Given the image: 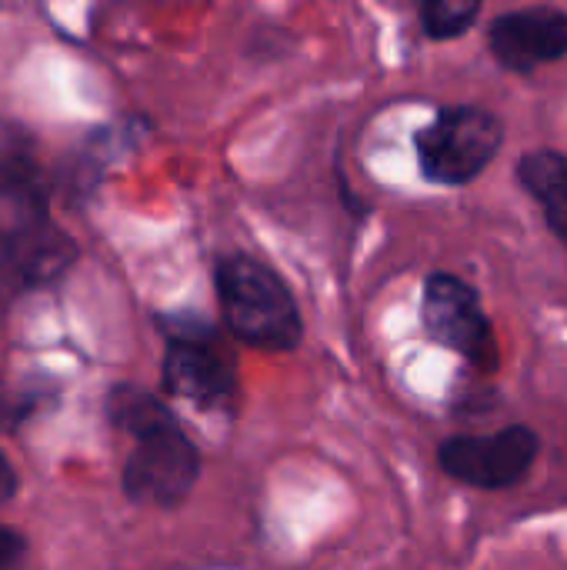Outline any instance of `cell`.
Listing matches in <instances>:
<instances>
[{
    "label": "cell",
    "instance_id": "cell-1",
    "mask_svg": "<svg viewBox=\"0 0 567 570\" xmlns=\"http://www.w3.org/2000/svg\"><path fill=\"white\" fill-rule=\"evenodd\" d=\"M0 261L30 287L60 281L77 261L74 240L50 224L43 187L27 160L0 164Z\"/></svg>",
    "mask_w": 567,
    "mask_h": 570
},
{
    "label": "cell",
    "instance_id": "cell-2",
    "mask_svg": "<svg viewBox=\"0 0 567 570\" xmlns=\"http://www.w3.org/2000/svg\"><path fill=\"white\" fill-rule=\"evenodd\" d=\"M214 287L227 331L257 351H294L301 344V311L287 284L247 254H227L214 267Z\"/></svg>",
    "mask_w": 567,
    "mask_h": 570
},
{
    "label": "cell",
    "instance_id": "cell-3",
    "mask_svg": "<svg viewBox=\"0 0 567 570\" xmlns=\"http://www.w3.org/2000/svg\"><path fill=\"white\" fill-rule=\"evenodd\" d=\"M505 147V120L478 104L441 107L431 124L414 134L421 177L438 187H465L478 180Z\"/></svg>",
    "mask_w": 567,
    "mask_h": 570
},
{
    "label": "cell",
    "instance_id": "cell-4",
    "mask_svg": "<svg viewBox=\"0 0 567 570\" xmlns=\"http://www.w3.org/2000/svg\"><path fill=\"white\" fill-rule=\"evenodd\" d=\"M160 334L167 337L164 354V391L201 411H227L237 397V367L217 344L214 327L194 314L164 317Z\"/></svg>",
    "mask_w": 567,
    "mask_h": 570
},
{
    "label": "cell",
    "instance_id": "cell-5",
    "mask_svg": "<svg viewBox=\"0 0 567 570\" xmlns=\"http://www.w3.org/2000/svg\"><path fill=\"white\" fill-rule=\"evenodd\" d=\"M134 438V454L124 468V491L134 504L177 508L201 478V454L177 428L174 414L157 417Z\"/></svg>",
    "mask_w": 567,
    "mask_h": 570
},
{
    "label": "cell",
    "instance_id": "cell-6",
    "mask_svg": "<svg viewBox=\"0 0 567 570\" xmlns=\"http://www.w3.org/2000/svg\"><path fill=\"white\" fill-rule=\"evenodd\" d=\"M421 324L434 344L454 351L471 367L485 374L498 371L495 324L481 304V291L471 281L451 271L428 274L421 291Z\"/></svg>",
    "mask_w": 567,
    "mask_h": 570
},
{
    "label": "cell",
    "instance_id": "cell-7",
    "mask_svg": "<svg viewBox=\"0 0 567 570\" xmlns=\"http://www.w3.org/2000/svg\"><path fill=\"white\" fill-rule=\"evenodd\" d=\"M541 454V438L528 424H508L495 434H458L438 448L441 471L478 491L518 488Z\"/></svg>",
    "mask_w": 567,
    "mask_h": 570
},
{
    "label": "cell",
    "instance_id": "cell-8",
    "mask_svg": "<svg viewBox=\"0 0 567 570\" xmlns=\"http://www.w3.org/2000/svg\"><path fill=\"white\" fill-rule=\"evenodd\" d=\"M488 50L508 73L531 77L535 70L567 57V10L518 7L488 23Z\"/></svg>",
    "mask_w": 567,
    "mask_h": 570
},
{
    "label": "cell",
    "instance_id": "cell-9",
    "mask_svg": "<svg viewBox=\"0 0 567 570\" xmlns=\"http://www.w3.org/2000/svg\"><path fill=\"white\" fill-rule=\"evenodd\" d=\"M515 177L545 210L548 230L567 247V154L551 147L528 150L518 160Z\"/></svg>",
    "mask_w": 567,
    "mask_h": 570
},
{
    "label": "cell",
    "instance_id": "cell-10",
    "mask_svg": "<svg viewBox=\"0 0 567 570\" xmlns=\"http://www.w3.org/2000/svg\"><path fill=\"white\" fill-rule=\"evenodd\" d=\"M485 0H418L421 27L431 40H458L465 37L478 17Z\"/></svg>",
    "mask_w": 567,
    "mask_h": 570
},
{
    "label": "cell",
    "instance_id": "cell-11",
    "mask_svg": "<svg viewBox=\"0 0 567 570\" xmlns=\"http://www.w3.org/2000/svg\"><path fill=\"white\" fill-rule=\"evenodd\" d=\"M27 558V541L23 534H17L13 528L0 524V570L13 568Z\"/></svg>",
    "mask_w": 567,
    "mask_h": 570
},
{
    "label": "cell",
    "instance_id": "cell-12",
    "mask_svg": "<svg viewBox=\"0 0 567 570\" xmlns=\"http://www.w3.org/2000/svg\"><path fill=\"white\" fill-rule=\"evenodd\" d=\"M17 494V474L10 468V461L0 454V504H7Z\"/></svg>",
    "mask_w": 567,
    "mask_h": 570
}]
</instances>
